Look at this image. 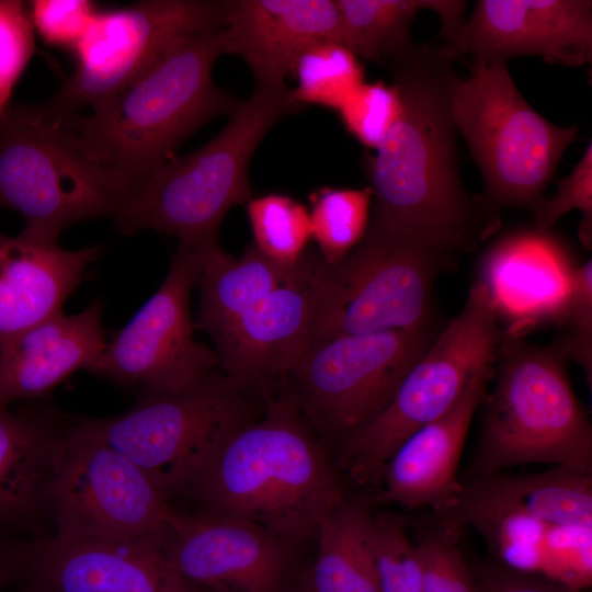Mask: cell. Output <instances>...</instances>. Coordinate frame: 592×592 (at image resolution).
Listing matches in <instances>:
<instances>
[{"mask_svg":"<svg viewBox=\"0 0 592 592\" xmlns=\"http://www.w3.org/2000/svg\"><path fill=\"white\" fill-rule=\"evenodd\" d=\"M386 68L400 112L375 153L364 157L373 191L368 228L452 258L481 239L458 168L452 112L458 76L430 43H415Z\"/></svg>","mask_w":592,"mask_h":592,"instance_id":"1","label":"cell"},{"mask_svg":"<svg viewBox=\"0 0 592 592\" xmlns=\"http://www.w3.org/2000/svg\"><path fill=\"white\" fill-rule=\"evenodd\" d=\"M226 432L183 489L203 512L253 523L285 543L317 536L346 498L334 468L289 392Z\"/></svg>","mask_w":592,"mask_h":592,"instance_id":"2","label":"cell"},{"mask_svg":"<svg viewBox=\"0 0 592 592\" xmlns=\"http://www.w3.org/2000/svg\"><path fill=\"white\" fill-rule=\"evenodd\" d=\"M228 54L223 27L182 39L114 98L90 112H55L82 148L128 192L198 128L239 105L213 80L217 59ZM50 111V110H49Z\"/></svg>","mask_w":592,"mask_h":592,"instance_id":"3","label":"cell"},{"mask_svg":"<svg viewBox=\"0 0 592 592\" xmlns=\"http://www.w3.org/2000/svg\"><path fill=\"white\" fill-rule=\"evenodd\" d=\"M449 514L474 528L496 562L543 577L572 591L592 583V475L561 467L460 479Z\"/></svg>","mask_w":592,"mask_h":592,"instance_id":"4","label":"cell"},{"mask_svg":"<svg viewBox=\"0 0 592 592\" xmlns=\"http://www.w3.org/2000/svg\"><path fill=\"white\" fill-rule=\"evenodd\" d=\"M493 376L469 475L532 464L592 475V425L567 357L554 344L528 342L512 325L503 332Z\"/></svg>","mask_w":592,"mask_h":592,"instance_id":"5","label":"cell"},{"mask_svg":"<svg viewBox=\"0 0 592 592\" xmlns=\"http://www.w3.org/2000/svg\"><path fill=\"white\" fill-rule=\"evenodd\" d=\"M303 109L287 87L254 86L218 135L189 155H173L144 180L114 219L117 229L155 230L183 243L217 239L227 213L252 197L249 167L260 143Z\"/></svg>","mask_w":592,"mask_h":592,"instance_id":"6","label":"cell"},{"mask_svg":"<svg viewBox=\"0 0 592 592\" xmlns=\"http://www.w3.org/2000/svg\"><path fill=\"white\" fill-rule=\"evenodd\" d=\"M469 69L468 78L455 82L452 112L482 177V194L475 198L482 240L498 228L504 209L532 213L545 198L578 128L537 113L516 88L508 64L474 61Z\"/></svg>","mask_w":592,"mask_h":592,"instance_id":"7","label":"cell"},{"mask_svg":"<svg viewBox=\"0 0 592 592\" xmlns=\"http://www.w3.org/2000/svg\"><path fill=\"white\" fill-rule=\"evenodd\" d=\"M127 198L57 113L42 103L0 112V208L24 216V232L57 242L71 225L114 220Z\"/></svg>","mask_w":592,"mask_h":592,"instance_id":"8","label":"cell"},{"mask_svg":"<svg viewBox=\"0 0 592 592\" xmlns=\"http://www.w3.org/2000/svg\"><path fill=\"white\" fill-rule=\"evenodd\" d=\"M503 332L488 285L475 281L460 312L437 332L389 405L341 445L339 467L357 485L379 486L401 443L446 413L475 372L494 363Z\"/></svg>","mask_w":592,"mask_h":592,"instance_id":"9","label":"cell"},{"mask_svg":"<svg viewBox=\"0 0 592 592\" xmlns=\"http://www.w3.org/2000/svg\"><path fill=\"white\" fill-rule=\"evenodd\" d=\"M55 536L164 543L179 515L134 462L79 420L61 435L46 493Z\"/></svg>","mask_w":592,"mask_h":592,"instance_id":"10","label":"cell"},{"mask_svg":"<svg viewBox=\"0 0 592 592\" xmlns=\"http://www.w3.org/2000/svg\"><path fill=\"white\" fill-rule=\"evenodd\" d=\"M439 331L431 325L314 340L283 386L308 424L342 445L389 405Z\"/></svg>","mask_w":592,"mask_h":592,"instance_id":"11","label":"cell"},{"mask_svg":"<svg viewBox=\"0 0 592 592\" xmlns=\"http://www.w3.org/2000/svg\"><path fill=\"white\" fill-rule=\"evenodd\" d=\"M250 395L216 371L181 390H143L124 414L79 421L140 467L169 498L185 487L226 432L255 417Z\"/></svg>","mask_w":592,"mask_h":592,"instance_id":"12","label":"cell"},{"mask_svg":"<svg viewBox=\"0 0 592 592\" xmlns=\"http://www.w3.org/2000/svg\"><path fill=\"white\" fill-rule=\"evenodd\" d=\"M449 262L367 228L342 260H323L311 341L434 325L433 285Z\"/></svg>","mask_w":592,"mask_h":592,"instance_id":"13","label":"cell"},{"mask_svg":"<svg viewBox=\"0 0 592 592\" xmlns=\"http://www.w3.org/2000/svg\"><path fill=\"white\" fill-rule=\"evenodd\" d=\"M226 1L146 0L98 11L72 49V75L43 105L94 110L130 86L187 36L223 27Z\"/></svg>","mask_w":592,"mask_h":592,"instance_id":"14","label":"cell"},{"mask_svg":"<svg viewBox=\"0 0 592 592\" xmlns=\"http://www.w3.org/2000/svg\"><path fill=\"white\" fill-rule=\"evenodd\" d=\"M204 242H179L158 291L122 328L89 369L146 391L191 387L219 368L214 349L194 339L190 295L201 265Z\"/></svg>","mask_w":592,"mask_h":592,"instance_id":"15","label":"cell"},{"mask_svg":"<svg viewBox=\"0 0 592 592\" xmlns=\"http://www.w3.org/2000/svg\"><path fill=\"white\" fill-rule=\"evenodd\" d=\"M322 263L307 250L291 281L212 338L220 372L234 384L264 399L283 385L312 340Z\"/></svg>","mask_w":592,"mask_h":592,"instance_id":"16","label":"cell"},{"mask_svg":"<svg viewBox=\"0 0 592 592\" xmlns=\"http://www.w3.org/2000/svg\"><path fill=\"white\" fill-rule=\"evenodd\" d=\"M437 53L453 62H503L537 56L549 64L581 67L592 60V1L478 0L470 16Z\"/></svg>","mask_w":592,"mask_h":592,"instance_id":"17","label":"cell"},{"mask_svg":"<svg viewBox=\"0 0 592 592\" xmlns=\"http://www.w3.org/2000/svg\"><path fill=\"white\" fill-rule=\"evenodd\" d=\"M164 551L185 578L210 592H280L285 544L244 520L179 512Z\"/></svg>","mask_w":592,"mask_h":592,"instance_id":"18","label":"cell"},{"mask_svg":"<svg viewBox=\"0 0 592 592\" xmlns=\"http://www.w3.org/2000/svg\"><path fill=\"white\" fill-rule=\"evenodd\" d=\"M494 363L471 376L455 405L411 434L386 463L380 491L372 502L426 509L445 515L458 505L463 490L458 467L473 418L487 394Z\"/></svg>","mask_w":592,"mask_h":592,"instance_id":"19","label":"cell"},{"mask_svg":"<svg viewBox=\"0 0 592 592\" xmlns=\"http://www.w3.org/2000/svg\"><path fill=\"white\" fill-rule=\"evenodd\" d=\"M50 592H210L180 573L164 543L53 536L29 550Z\"/></svg>","mask_w":592,"mask_h":592,"instance_id":"20","label":"cell"},{"mask_svg":"<svg viewBox=\"0 0 592 592\" xmlns=\"http://www.w3.org/2000/svg\"><path fill=\"white\" fill-rule=\"evenodd\" d=\"M228 54L242 57L254 86L284 88L298 56L321 42L343 44L337 0H229Z\"/></svg>","mask_w":592,"mask_h":592,"instance_id":"21","label":"cell"},{"mask_svg":"<svg viewBox=\"0 0 592 592\" xmlns=\"http://www.w3.org/2000/svg\"><path fill=\"white\" fill-rule=\"evenodd\" d=\"M103 306L58 314L0 341V405L47 396L78 369H90L106 348Z\"/></svg>","mask_w":592,"mask_h":592,"instance_id":"22","label":"cell"},{"mask_svg":"<svg viewBox=\"0 0 592 592\" xmlns=\"http://www.w3.org/2000/svg\"><path fill=\"white\" fill-rule=\"evenodd\" d=\"M101 253L100 246L68 250L23 230H0V341L61 314Z\"/></svg>","mask_w":592,"mask_h":592,"instance_id":"23","label":"cell"},{"mask_svg":"<svg viewBox=\"0 0 592 592\" xmlns=\"http://www.w3.org/2000/svg\"><path fill=\"white\" fill-rule=\"evenodd\" d=\"M65 428L56 413L0 405V531L27 526L46 508Z\"/></svg>","mask_w":592,"mask_h":592,"instance_id":"24","label":"cell"},{"mask_svg":"<svg viewBox=\"0 0 592 592\" xmlns=\"http://www.w3.org/2000/svg\"><path fill=\"white\" fill-rule=\"evenodd\" d=\"M301 259L285 266L269 259L252 242L239 258L227 253L218 239L204 242L195 283L200 288L195 329L214 338L260 299L291 281Z\"/></svg>","mask_w":592,"mask_h":592,"instance_id":"25","label":"cell"},{"mask_svg":"<svg viewBox=\"0 0 592 592\" xmlns=\"http://www.w3.org/2000/svg\"><path fill=\"white\" fill-rule=\"evenodd\" d=\"M337 4L344 46L384 67L415 44L411 25L419 11L437 14L443 42L465 22L466 2L460 0H337Z\"/></svg>","mask_w":592,"mask_h":592,"instance_id":"26","label":"cell"},{"mask_svg":"<svg viewBox=\"0 0 592 592\" xmlns=\"http://www.w3.org/2000/svg\"><path fill=\"white\" fill-rule=\"evenodd\" d=\"M318 554L306 592H379L374 514L345 498L320 524Z\"/></svg>","mask_w":592,"mask_h":592,"instance_id":"27","label":"cell"},{"mask_svg":"<svg viewBox=\"0 0 592 592\" xmlns=\"http://www.w3.org/2000/svg\"><path fill=\"white\" fill-rule=\"evenodd\" d=\"M503 251L488 264V277L480 278L488 285L496 308L513 314L549 310L556 318L568 275L560 277L554 262L534 243H513L512 252L505 247Z\"/></svg>","mask_w":592,"mask_h":592,"instance_id":"28","label":"cell"},{"mask_svg":"<svg viewBox=\"0 0 592 592\" xmlns=\"http://www.w3.org/2000/svg\"><path fill=\"white\" fill-rule=\"evenodd\" d=\"M296 87L292 100L307 107L319 105L338 111L350 94L364 82L360 58L335 42H321L306 48L296 59L292 73Z\"/></svg>","mask_w":592,"mask_h":592,"instance_id":"29","label":"cell"},{"mask_svg":"<svg viewBox=\"0 0 592 592\" xmlns=\"http://www.w3.org/2000/svg\"><path fill=\"white\" fill-rule=\"evenodd\" d=\"M373 191L325 186L310 195L312 237L328 264L342 260L364 238L371 217Z\"/></svg>","mask_w":592,"mask_h":592,"instance_id":"30","label":"cell"},{"mask_svg":"<svg viewBox=\"0 0 592 592\" xmlns=\"http://www.w3.org/2000/svg\"><path fill=\"white\" fill-rule=\"evenodd\" d=\"M252 243L272 261L292 266L300 261L312 237L307 207L287 194L252 196L246 204Z\"/></svg>","mask_w":592,"mask_h":592,"instance_id":"31","label":"cell"},{"mask_svg":"<svg viewBox=\"0 0 592 592\" xmlns=\"http://www.w3.org/2000/svg\"><path fill=\"white\" fill-rule=\"evenodd\" d=\"M463 533L447 515L430 512L414 524L410 535L422 563L424 592H479L459 546Z\"/></svg>","mask_w":592,"mask_h":592,"instance_id":"32","label":"cell"},{"mask_svg":"<svg viewBox=\"0 0 592 592\" xmlns=\"http://www.w3.org/2000/svg\"><path fill=\"white\" fill-rule=\"evenodd\" d=\"M374 540L379 592H424L423 568L406 517L374 514Z\"/></svg>","mask_w":592,"mask_h":592,"instance_id":"33","label":"cell"},{"mask_svg":"<svg viewBox=\"0 0 592 592\" xmlns=\"http://www.w3.org/2000/svg\"><path fill=\"white\" fill-rule=\"evenodd\" d=\"M556 320L561 333L554 345L583 369L592 388V261L569 272Z\"/></svg>","mask_w":592,"mask_h":592,"instance_id":"34","label":"cell"},{"mask_svg":"<svg viewBox=\"0 0 592 592\" xmlns=\"http://www.w3.org/2000/svg\"><path fill=\"white\" fill-rule=\"evenodd\" d=\"M337 112L346 132L365 148L375 150L398 118L399 94L392 83L364 81Z\"/></svg>","mask_w":592,"mask_h":592,"instance_id":"35","label":"cell"},{"mask_svg":"<svg viewBox=\"0 0 592 592\" xmlns=\"http://www.w3.org/2000/svg\"><path fill=\"white\" fill-rule=\"evenodd\" d=\"M579 210L582 214L578 236L585 249L592 247V143L570 174L557 181V191L544 198L531 213L536 228L545 231L568 212Z\"/></svg>","mask_w":592,"mask_h":592,"instance_id":"36","label":"cell"},{"mask_svg":"<svg viewBox=\"0 0 592 592\" xmlns=\"http://www.w3.org/2000/svg\"><path fill=\"white\" fill-rule=\"evenodd\" d=\"M35 50L29 2L0 0V112Z\"/></svg>","mask_w":592,"mask_h":592,"instance_id":"37","label":"cell"},{"mask_svg":"<svg viewBox=\"0 0 592 592\" xmlns=\"http://www.w3.org/2000/svg\"><path fill=\"white\" fill-rule=\"evenodd\" d=\"M29 11L34 31L46 44L73 49L99 10L89 0H34Z\"/></svg>","mask_w":592,"mask_h":592,"instance_id":"38","label":"cell"},{"mask_svg":"<svg viewBox=\"0 0 592 592\" xmlns=\"http://www.w3.org/2000/svg\"><path fill=\"white\" fill-rule=\"evenodd\" d=\"M475 580L479 592H585L572 591L543 577L520 572L498 562L482 566Z\"/></svg>","mask_w":592,"mask_h":592,"instance_id":"39","label":"cell"},{"mask_svg":"<svg viewBox=\"0 0 592 592\" xmlns=\"http://www.w3.org/2000/svg\"><path fill=\"white\" fill-rule=\"evenodd\" d=\"M13 560L12 553L8 550L4 543L0 539V583L2 582L5 573Z\"/></svg>","mask_w":592,"mask_h":592,"instance_id":"40","label":"cell"},{"mask_svg":"<svg viewBox=\"0 0 592 592\" xmlns=\"http://www.w3.org/2000/svg\"><path fill=\"white\" fill-rule=\"evenodd\" d=\"M31 592H33V591H31Z\"/></svg>","mask_w":592,"mask_h":592,"instance_id":"41","label":"cell"}]
</instances>
